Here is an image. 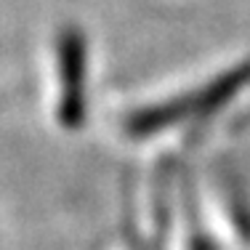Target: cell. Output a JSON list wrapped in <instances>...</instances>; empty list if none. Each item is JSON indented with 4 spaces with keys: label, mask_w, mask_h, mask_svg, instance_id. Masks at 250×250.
<instances>
[{
    "label": "cell",
    "mask_w": 250,
    "mask_h": 250,
    "mask_svg": "<svg viewBox=\"0 0 250 250\" xmlns=\"http://www.w3.org/2000/svg\"><path fill=\"white\" fill-rule=\"evenodd\" d=\"M59 75H62L59 120L67 128H77L85 120V38L77 27H67L59 38Z\"/></svg>",
    "instance_id": "cell-1"
},
{
    "label": "cell",
    "mask_w": 250,
    "mask_h": 250,
    "mask_svg": "<svg viewBox=\"0 0 250 250\" xmlns=\"http://www.w3.org/2000/svg\"><path fill=\"white\" fill-rule=\"evenodd\" d=\"M192 115H200V104H197V93L192 96H184V99H176V101H165L160 106H152V109H144L128 123V130L136 136H146L152 130H160L170 123H178V120H187Z\"/></svg>",
    "instance_id": "cell-2"
},
{
    "label": "cell",
    "mask_w": 250,
    "mask_h": 250,
    "mask_svg": "<svg viewBox=\"0 0 250 250\" xmlns=\"http://www.w3.org/2000/svg\"><path fill=\"white\" fill-rule=\"evenodd\" d=\"M248 80H250V62L242 64V67H237V69H231V72H226L224 77H218V80H213L208 88L197 91L200 115H202V112L216 109V106H221V104H226V101L234 96V93L240 91Z\"/></svg>",
    "instance_id": "cell-3"
}]
</instances>
